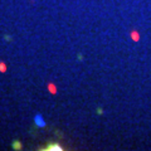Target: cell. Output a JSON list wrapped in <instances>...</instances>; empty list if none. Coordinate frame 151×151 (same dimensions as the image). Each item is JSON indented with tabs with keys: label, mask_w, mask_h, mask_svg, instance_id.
I'll return each instance as SVG.
<instances>
[{
	"label": "cell",
	"mask_w": 151,
	"mask_h": 151,
	"mask_svg": "<svg viewBox=\"0 0 151 151\" xmlns=\"http://www.w3.org/2000/svg\"><path fill=\"white\" fill-rule=\"evenodd\" d=\"M34 122H35V125H37L38 127H44V126H45V121H44L43 117H42V115H35Z\"/></svg>",
	"instance_id": "obj_1"
}]
</instances>
